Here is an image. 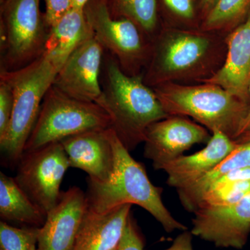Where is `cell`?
Segmentation results:
<instances>
[{"label": "cell", "mask_w": 250, "mask_h": 250, "mask_svg": "<svg viewBox=\"0 0 250 250\" xmlns=\"http://www.w3.org/2000/svg\"><path fill=\"white\" fill-rule=\"evenodd\" d=\"M227 35L162 24L152 39L143 82L150 88L167 83H205L223 66L228 52Z\"/></svg>", "instance_id": "1"}, {"label": "cell", "mask_w": 250, "mask_h": 250, "mask_svg": "<svg viewBox=\"0 0 250 250\" xmlns=\"http://www.w3.org/2000/svg\"><path fill=\"white\" fill-rule=\"evenodd\" d=\"M100 83L102 95L95 103L107 113L111 129L129 152L144 143L151 125L170 116L142 75H126L105 51Z\"/></svg>", "instance_id": "2"}, {"label": "cell", "mask_w": 250, "mask_h": 250, "mask_svg": "<svg viewBox=\"0 0 250 250\" xmlns=\"http://www.w3.org/2000/svg\"><path fill=\"white\" fill-rule=\"evenodd\" d=\"M109 135L115 154L114 170L106 182L87 179V209L104 213L121 206L136 205L150 213L166 232L187 230L166 208L161 198L162 188L151 182L144 166L131 156L111 128Z\"/></svg>", "instance_id": "3"}, {"label": "cell", "mask_w": 250, "mask_h": 250, "mask_svg": "<svg viewBox=\"0 0 250 250\" xmlns=\"http://www.w3.org/2000/svg\"><path fill=\"white\" fill-rule=\"evenodd\" d=\"M65 61L47 52L26 66L12 71H1L14 96V111L9 130L0 146L4 160L17 166L39 116L46 93Z\"/></svg>", "instance_id": "4"}, {"label": "cell", "mask_w": 250, "mask_h": 250, "mask_svg": "<svg viewBox=\"0 0 250 250\" xmlns=\"http://www.w3.org/2000/svg\"><path fill=\"white\" fill-rule=\"evenodd\" d=\"M152 88L168 116L190 117L210 132L220 131L234 141L250 111V103L213 83H167Z\"/></svg>", "instance_id": "5"}, {"label": "cell", "mask_w": 250, "mask_h": 250, "mask_svg": "<svg viewBox=\"0 0 250 250\" xmlns=\"http://www.w3.org/2000/svg\"><path fill=\"white\" fill-rule=\"evenodd\" d=\"M111 126L109 116L98 104L67 96L52 85L43 99L24 152L85 131Z\"/></svg>", "instance_id": "6"}, {"label": "cell", "mask_w": 250, "mask_h": 250, "mask_svg": "<svg viewBox=\"0 0 250 250\" xmlns=\"http://www.w3.org/2000/svg\"><path fill=\"white\" fill-rule=\"evenodd\" d=\"M41 0L0 1L1 71L29 65L45 52L49 28Z\"/></svg>", "instance_id": "7"}, {"label": "cell", "mask_w": 250, "mask_h": 250, "mask_svg": "<svg viewBox=\"0 0 250 250\" xmlns=\"http://www.w3.org/2000/svg\"><path fill=\"white\" fill-rule=\"evenodd\" d=\"M83 11L94 37L122 70L129 76H143L150 56L151 39L129 20L113 18L106 0H89Z\"/></svg>", "instance_id": "8"}, {"label": "cell", "mask_w": 250, "mask_h": 250, "mask_svg": "<svg viewBox=\"0 0 250 250\" xmlns=\"http://www.w3.org/2000/svg\"><path fill=\"white\" fill-rule=\"evenodd\" d=\"M68 167V157L62 143H50L24 152L14 179L31 201L47 215L58 203L61 184Z\"/></svg>", "instance_id": "9"}, {"label": "cell", "mask_w": 250, "mask_h": 250, "mask_svg": "<svg viewBox=\"0 0 250 250\" xmlns=\"http://www.w3.org/2000/svg\"><path fill=\"white\" fill-rule=\"evenodd\" d=\"M194 214L193 236L217 248L241 250L246 246L250 233V192L237 203L201 207Z\"/></svg>", "instance_id": "10"}, {"label": "cell", "mask_w": 250, "mask_h": 250, "mask_svg": "<svg viewBox=\"0 0 250 250\" xmlns=\"http://www.w3.org/2000/svg\"><path fill=\"white\" fill-rule=\"evenodd\" d=\"M211 136L205 126L188 117L170 116L148 127L144 156L152 161L155 170H161L195 144L208 143Z\"/></svg>", "instance_id": "11"}, {"label": "cell", "mask_w": 250, "mask_h": 250, "mask_svg": "<svg viewBox=\"0 0 250 250\" xmlns=\"http://www.w3.org/2000/svg\"><path fill=\"white\" fill-rule=\"evenodd\" d=\"M104 49L93 36L70 54L56 75L54 87L76 100L96 103L102 95Z\"/></svg>", "instance_id": "12"}, {"label": "cell", "mask_w": 250, "mask_h": 250, "mask_svg": "<svg viewBox=\"0 0 250 250\" xmlns=\"http://www.w3.org/2000/svg\"><path fill=\"white\" fill-rule=\"evenodd\" d=\"M86 210V196L80 188L62 192L39 229L37 250H71Z\"/></svg>", "instance_id": "13"}, {"label": "cell", "mask_w": 250, "mask_h": 250, "mask_svg": "<svg viewBox=\"0 0 250 250\" xmlns=\"http://www.w3.org/2000/svg\"><path fill=\"white\" fill-rule=\"evenodd\" d=\"M109 129L91 130L62 140L70 167L84 171L92 180L109 181L115 166Z\"/></svg>", "instance_id": "14"}, {"label": "cell", "mask_w": 250, "mask_h": 250, "mask_svg": "<svg viewBox=\"0 0 250 250\" xmlns=\"http://www.w3.org/2000/svg\"><path fill=\"white\" fill-rule=\"evenodd\" d=\"M226 59L216 74L205 83L220 85L250 104V11L244 21L227 35Z\"/></svg>", "instance_id": "15"}, {"label": "cell", "mask_w": 250, "mask_h": 250, "mask_svg": "<svg viewBox=\"0 0 250 250\" xmlns=\"http://www.w3.org/2000/svg\"><path fill=\"white\" fill-rule=\"evenodd\" d=\"M238 146L226 135L214 131L202 150L191 155L179 156L162 167L161 170L167 174V185L177 190L191 185L229 155Z\"/></svg>", "instance_id": "16"}, {"label": "cell", "mask_w": 250, "mask_h": 250, "mask_svg": "<svg viewBox=\"0 0 250 250\" xmlns=\"http://www.w3.org/2000/svg\"><path fill=\"white\" fill-rule=\"evenodd\" d=\"M131 205L117 207L107 213L87 209L71 250H111L119 244Z\"/></svg>", "instance_id": "17"}, {"label": "cell", "mask_w": 250, "mask_h": 250, "mask_svg": "<svg viewBox=\"0 0 250 250\" xmlns=\"http://www.w3.org/2000/svg\"><path fill=\"white\" fill-rule=\"evenodd\" d=\"M93 36L83 10L72 8L49 29L45 52L63 61L82 42Z\"/></svg>", "instance_id": "18"}, {"label": "cell", "mask_w": 250, "mask_h": 250, "mask_svg": "<svg viewBox=\"0 0 250 250\" xmlns=\"http://www.w3.org/2000/svg\"><path fill=\"white\" fill-rule=\"evenodd\" d=\"M0 217L4 222L36 228H41L47 218L15 179L3 172L0 173Z\"/></svg>", "instance_id": "19"}, {"label": "cell", "mask_w": 250, "mask_h": 250, "mask_svg": "<svg viewBox=\"0 0 250 250\" xmlns=\"http://www.w3.org/2000/svg\"><path fill=\"white\" fill-rule=\"evenodd\" d=\"M248 167H250V140L239 143L229 155L195 183L177 190L181 204L188 211L194 213L202 197L218 179L231 171Z\"/></svg>", "instance_id": "20"}, {"label": "cell", "mask_w": 250, "mask_h": 250, "mask_svg": "<svg viewBox=\"0 0 250 250\" xmlns=\"http://www.w3.org/2000/svg\"><path fill=\"white\" fill-rule=\"evenodd\" d=\"M110 14L136 24L152 39L162 27L157 0H106Z\"/></svg>", "instance_id": "21"}, {"label": "cell", "mask_w": 250, "mask_h": 250, "mask_svg": "<svg viewBox=\"0 0 250 250\" xmlns=\"http://www.w3.org/2000/svg\"><path fill=\"white\" fill-rule=\"evenodd\" d=\"M250 11V0H217L200 29L228 34L246 20Z\"/></svg>", "instance_id": "22"}, {"label": "cell", "mask_w": 250, "mask_h": 250, "mask_svg": "<svg viewBox=\"0 0 250 250\" xmlns=\"http://www.w3.org/2000/svg\"><path fill=\"white\" fill-rule=\"evenodd\" d=\"M162 24L179 29H200L203 16L200 0H157Z\"/></svg>", "instance_id": "23"}, {"label": "cell", "mask_w": 250, "mask_h": 250, "mask_svg": "<svg viewBox=\"0 0 250 250\" xmlns=\"http://www.w3.org/2000/svg\"><path fill=\"white\" fill-rule=\"evenodd\" d=\"M39 229L18 228L6 222L0 223V250H37Z\"/></svg>", "instance_id": "24"}, {"label": "cell", "mask_w": 250, "mask_h": 250, "mask_svg": "<svg viewBox=\"0 0 250 250\" xmlns=\"http://www.w3.org/2000/svg\"><path fill=\"white\" fill-rule=\"evenodd\" d=\"M250 192V180L229 184L206 193L202 197L197 209L201 207H222L233 205L241 201Z\"/></svg>", "instance_id": "25"}, {"label": "cell", "mask_w": 250, "mask_h": 250, "mask_svg": "<svg viewBox=\"0 0 250 250\" xmlns=\"http://www.w3.org/2000/svg\"><path fill=\"white\" fill-rule=\"evenodd\" d=\"M14 111V96L9 85L0 81V140L6 136Z\"/></svg>", "instance_id": "26"}, {"label": "cell", "mask_w": 250, "mask_h": 250, "mask_svg": "<svg viewBox=\"0 0 250 250\" xmlns=\"http://www.w3.org/2000/svg\"><path fill=\"white\" fill-rule=\"evenodd\" d=\"M145 241L132 213L129 215L118 248L119 250H144Z\"/></svg>", "instance_id": "27"}, {"label": "cell", "mask_w": 250, "mask_h": 250, "mask_svg": "<svg viewBox=\"0 0 250 250\" xmlns=\"http://www.w3.org/2000/svg\"><path fill=\"white\" fill-rule=\"evenodd\" d=\"M46 23L49 29L53 24L72 9V0H44Z\"/></svg>", "instance_id": "28"}, {"label": "cell", "mask_w": 250, "mask_h": 250, "mask_svg": "<svg viewBox=\"0 0 250 250\" xmlns=\"http://www.w3.org/2000/svg\"><path fill=\"white\" fill-rule=\"evenodd\" d=\"M192 236L191 231L185 230L176 237L170 247L164 250H194Z\"/></svg>", "instance_id": "29"}, {"label": "cell", "mask_w": 250, "mask_h": 250, "mask_svg": "<svg viewBox=\"0 0 250 250\" xmlns=\"http://www.w3.org/2000/svg\"><path fill=\"white\" fill-rule=\"evenodd\" d=\"M249 93L250 98V85L249 88ZM250 107L249 113H248V116H247L246 121H245L244 125H243V128H242L241 133L238 136V139H236V142L239 144V143L246 142V141H250Z\"/></svg>", "instance_id": "30"}, {"label": "cell", "mask_w": 250, "mask_h": 250, "mask_svg": "<svg viewBox=\"0 0 250 250\" xmlns=\"http://www.w3.org/2000/svg\"><path fill=\"white\" fill-rule=\"evenodd\" d=\"M201 1V9L203 20L207 14L209 12L210 10L214 6L217 0H200Z\"/></svg>", "instance_id": "31"}, {"label": "cell", "mask_w": 250, "mask_h": 250, "mask_svg": "<svg viewBox=\"0 0 250 250\" xmlns=\"http://www.w3.org/2000/svg\"><path fill=\"white\" fill-rule=\"evenodd\" d=\"M89 0H72V8L83 10Z\"/></svg>", "instance_id": "32"}, {"label": "cell", "mask_w": 250, "mask_h": 250, "mask_svg": "<svg viewBox=\"0 0 250 250\" xmlns=\"http://www.w3.org/2000/svg\"><path fill=\"white\" fill-rule=\"evenodd\" d=\"M111 250H119V249H118V247H116V248H113V249H112Z\"/></svg>", "instance_id": "33"}, {"label": "cell", "mask_w": 250, "mask_h": 250, "mask_svg": "<svg viewBox=\"0 0 250 250\" xmlns=\"http://www.w3.org/2000/svg\"><path fill=\"white\" fill-rule=\"evenodd\" d=\"M3 1V0H0V1Z\"/></svg>", "instance_id": "34"}]
</instances>
